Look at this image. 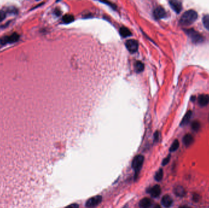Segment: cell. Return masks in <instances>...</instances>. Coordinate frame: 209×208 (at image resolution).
<instances>
[{"label": "cell", "mask_w": 209, "mask_h": 208, "mask_svg": "<svg viewBox=\"0 0 209 208\" xmlns=\"http://www.w3.org/2000/svg\"><path fill=\"white\" fill-rule=\"evenodd\" d=\"M198 13L194 10H188L182 15L180 23L183 26H189L193 24L198 18Z\"/></svg>", "instance_id": "obj_1"}, {"label": "cell", "mask_w": 209, "mask_h": 208, "mask_svg": "<svg viewBox=\"0 0 209 208\" xmlns=\"http://www.w3.org/2000/svg\"><path fill=\"white\" fill-rule=\"evenodd\" d=\"M185 32L188 36L191 41L194 43H200L204 40V37L199 33L198 31H195L193 29H188L185 30Z\"/></svg>", "instance_id": "obj_2"}, {"label": "cell", "mask_w": 209, "mask_h": 208, "mask_svg": "<svg viewBox=\"0 0 209 208\" xmlns=\"http://www.w3.org/2000/svg\"><path fill=\"white\" fill-rule=\"evenodd\" d=\"M144 157L142 155H138L135 156L132 161V168L135 172V178H137L140 170L143 167Z\"/></svg>", "instance_id": "obj_3"}, {"label": "cell", "mask_w": 209, "mask_h": 208, "mask_svg": "<svg viewBox=\"0 0 209 208\" xmlns=\"http://www.w3.org/2000/svg\"><path fill=\"white\" fill-rule=\"evenodd\" d=\"M19 37L20 36L17 33H13L9 36H5L0 39V43L1 45H6L7 43H15L19 40Z\"/></svg>", "instance_id": "obj_4"}, {"label": "cell", "mask_w": 209, "mask_h": 208, "mask_svg": "<svg viewBox=\"0 0 209 208\" xmlns=\"http://www.w3.org/2000/svg\"><path fill=\"white\" fill-rule=\"evenodd\" d=\"M102 201V197L100 195H97L89 198L86 203V206L87 208H94L97 206Z\"/></svg>", "instance_id": "obj_5"}, {"label": "cell", "mask_w": 209, "mask_h": 208, "mask_svg": "<svg viewBox=\"0 0 209 208\" xmlns=\"http://www.w3.org/2000/svg\"><path fill=\"white\" fill-rule=\"evenodd\" d=\"M125 46L128 50L130 53H135L138 51V41L134 39L128 40L125 43Z\"/></svg>", "instance_id": "obj_6"}, {"label": "cell", "mask_w": 209, "mask_h": 208, "mask_svg": "<svg viewBox=\"0 0 209 208\" xmlns=\"http://www.w3.org/2000/svg\"><path fill=\"white\" fill-rule=\"evenodd\" d=\"M153 14L155 18L157 20H159L165 17L166 15V12L164 9V8H163L161 6H158L154 9Z\"/></svg>", "instance_id": "obj_7"}, {"label": "cell", "mask_w": 209, "mask_h": 208, "mask_svg": "<svg viewBox=\"0 0 209 208\" xmlns=\"http://www.w3.org/2000/svg\"><path fill=\"white\" fill-rule=\"evenodd\" d=\"M171 7L172 8L173 11L176 12L177 14H179L182 9V3L178 1H171L169 2Z\"/></svg>", "instance_id": "obj_8"}, {"label": "cell", "mask_w": 209, "mask_h": 208, "mask_svg": "<svg viewBox=\"0 0 209 208\" xmlns=\"http://www.w3.org/2000/svg\"><path fill=\"white\" fill-rule=\"evenodd\" d=\"M161 192V190L160 188V186L159 185L154 186L153 187H152V188H150L149 190V193L151 195V196L152 197H154V198H156V197H158V196H160Z\"/></svg>", "instance_id": "obj_9"}, {"label": "cell", "mask_w": 209, "mask_h": 208, "mask_svg": "<svg viewBox=\"0 0 209 208\" xmlns=\"http://www.w3.org/2000/svg\"><path fill=\"white\" fill-rule=\"evenodd\" d=\"M199 105L202 106H206L209 103V95L207 94L200 95L198 98Z\"/></svg>", "instance_id": "obj_10"}, {"label": "cell", "mask_w": 209, "mask_h": 208, "mask_svg": "<svg viewBox=\"0 0 209 208\" xmlns=\"http://www.w3.org/2000/svg\"><path fill=\"white\" fill-rule=\"evenodd\" d=\"M174 193L179 197H183L185 195L186 191L183 186H177L174 189Z\"/></svg>", "instance_id": "obj_11"}, {"label": "cell", "mask_w": 209, "mask_h": 208, "mask_svg": "<svg viewBox=\"0 0 209 208\" xmlns=\"http://www.w3.org/2000/svg\"><path fill=\"white\" fill-rule=\"evenodd\" d=\"M173 199L169 195H166L161 199V203L165 207H169L173 205Z\"/></svg>", "instance_id": "obj_12"}, {"label": "cell", "mask_w": 209, "mask_h": 208, "mask_svg": "<svg viewBox=\"0 0 209 208\" xmlns=\"http://www.w3.org/2000/svg\"><path fill=\"white\" fill-rule=\"evenodd\" d=\"M194 137L190 134H187L183 138V143L187 147H190L194 142Z\"/></svg>", "instance_id": "obj_13"}, {"label": "cell", "mask_w": 209, "mask_h": 208, "mask_svg": "<svg viewBox=\"0 0 209 208\" xmlns=\"http://www.w3.org/2000/svg\"><path fill=\"white\" fill-rule=\"evenodd\" d=\"M191 116H192V112L191 111H188L187 112V114L185 115L184 117H183V118H182V120L181 124H180V125H181V126L187 125V124L190 122V120L191 119Z\"/></svg>", "instance_id": "obj_14"}, {"label": "cell", "mask_w": 209, "mask_h": 208, "mask_svg": "<svg viewBox=\"0 0 209 208\" xmlns=\"http://www.w3.org/2000/svg\"><path fill=\"white\" fill-rule=\"evenodd\" d=\"M141 208H148L151 205V200L149 198H144L139 203Z\"/></svg>", "instance_id": "obj_15"}, {"label": "cell", "mask_w": 209, "mask_h": 208, "mask_svg": "<svg viewBox=\"0 0 209 208\" xmlns=\"http://www.w3.org/2000/svg\"><path fill=\"white\" fill-rule=\"evenodd\" d=\"M119 32H120V34L121 35V36L123 37H128L129 36H132L131 31H130L129 29H128L127 28L125 27V26H122L120 28Z\"/></svg>", "instance_id": "obj_16"}, {"label": "cell", "mask_w": 209, "mask_h": 208, "mask_svg": "<svg viewBox=\"0 0 209 208\" xmlns=\"http://www.w3.org/2000/svg\"><path fill=\"white\" fill-rule=\"evenodd\" d=\"M135 67L136 72L137 73H140L143 71L144 65L143 64V62H141V61H136L135 65Z\"/></svg>", "instance_id": "obj_17"}, {"label": "cell", "mask_w": 209, "mask_h": 208, "mask_svg": "<svg viewBox=\"0 0 209 208\" xmlns=\"http://www.w3.org/2000/svg\"><path fill=\"white\" fill-rule=\"evenodd\" d=\"M74 20V16L72 15H69V14H67L64 16H63L62 17V21L64 23H72V22H73Z\"/></svg>", "instance_id": "obj_18"}, {"label": "cell", "mask_w": 209, "mask_h": 208, "mask_svg": "<svg viewBox=\"0 0 209 208\" xmlns=\"http://www.w3.org/2000/svg\"><path fill=\"white\" fill-rule=\"evenodd\" d=\"M163 177V171L161 169H160L158 172H157L155 175V179L157 181H160L162 180Z\"/></svg>", "instance_id": "obj_19"}, {"label": "cell", "mask_w": 209, "mask_h": 208, "mask_svg": "<svg viewBox=\"0 0 209 208\" xmlns=\"http://www.w3.org/2000/svg\"><path fill=\"white\" fill-rule=\"evenodd\" d=\"M179 142L178 140H175L174 141V142L173 143L172 145H171L170 148H169V151L171 152H174L175 151H176L177 149L179 148Z\"/></svg>", "instance_id": "obj_20"}, {"label": "cell", "mask_w": 209, "mask_h": 208, "mask_svg": "<svg viewBox=\"0 0 209 208\" xmlns=\"http://www.w3.org/2000/svg\"><path fill=\"white\" fill-rule=\"evenodd\" d=\"M202 23L204 27L209 31V15H206L202 18Z\"/></svg>", "instance_id": "obj_21"}, {"label": "cell", "mask_w": 209, "mask_h": 208, "mask_svg": "<svg viewBox=\"0 0 209 208\" xmlns=\"http://www.w3.org/2000/svg\"><path fill=\"white\" fill-rule=\"evenodd\" d=\"M200 127V123L198 121H194L191 123V129L195 132H198Z\"/></svg>", "instance_id": "obj_22"}, {"label": "cell", "mask_w": 209, "mask_h": 208, "mask_svg": "<svg viewBox=\"0 0 209 208\" xmlns=\"http://www.w3.org/2000/svg\"><path fill=\"white\" fill-rule=\"evenodd\" d=\"M170 159H171V155H169L168 156L165 158L163 161H162V165H166L168 164L169 163V162L170 161Z\"/></svg>", "instance_id": "obj_23"}, {"label": "cell", "mask_w": 209, "mask_h": 208, "mask_svg": "<svg viewBox=\"0 0 209 208\" xmlns=\"http://www.w3.org/2000/svg\"><path fill=\"white\" fill-rule=\"evenodd\" d=\"M6 16V12L3 11H0V22H1L2 21L5 20Z\"/></svg>", "instance_id": "obj_24"}, {"label": "cell", "mask_w": 209, "mask_h": 208, "mask_svg": "<svg viewBox=\"0 0 209 208\" xmlns=\"http://www.w3.org/2000/svg\"><path fill=\"white\" fill-rule=\"evenodd\" d=\"M159 136H160V134H159V132H158V131H157L154 134V141L155 142H157L158 140H159Z\"/></svg>", "instance_id": "obj_25"}, {"label": "cell", "mask_w": 209, "mask_h": 208, "mask_svg": "<svg viewBox=\"0 0 209 208\" xmlns=\"http://www.w3.org/2000/svg\"><path fill=\"white\" fill-rule=\"evenodd\" d=\"M199 198H200V197L199 195L198 194H194L193 196V199L194 201H196V202H198L199 200Z\"/></svg>", "instance_id": "obj_26"}, {"label": "cell", "mask_w": 209, "mask_h": 208, "mask_svg": "<svg viewBox=\"0 0 209 208\" xmlns=\"http://www.w3.org/2000/svg\"><path fill=\"white\" fill-rule=\"evenodd\" d=\"M65 208H79V205L77 203H73L72 205H70L68 206H67Z\"/></svg>", "instance_id": "obj_27"}, {"label": "cell", "mask_w": 209, "mask_h": 208, "mask_svg": "<svg viewBox=\"0 0 209 208\" xmlns=\"http://www.w3.org/2000/svg\"><path fill=\"white\" fill-rule=\"evenodd\" d=\"M179 208H191V207L188 206H182L180 207Z\"/></svg>", "instance_id": "obj_28"}, {"label": "cell", "mask_w": 209, "mask_h": 208, "mask_svg": "<svg viewBox=\"0 0 209 208\" xmlns=\"http://www.w3.org/2000/svg\"><path fill=\"white\" fill-rule=\"evenodd\" d=\"M154 208H161V207L159 205H155V206L154 207Z\"/></svg>", "instance_id": "obj_29"}, {"label": "cell", "mask_w": 209, "mask_h": 208, "mask_svg": "<svg viewBox=\"0 0 209 208\" xmlns=\"http://www.w3.org/2000/svg\"><path fill=\"white\" fill-rule=\"evenodd\" d=\"M123 208H128V205H125V206H124V207H123Z\"/></svg>", "instance_id": "obj_30"}]
</instances>
